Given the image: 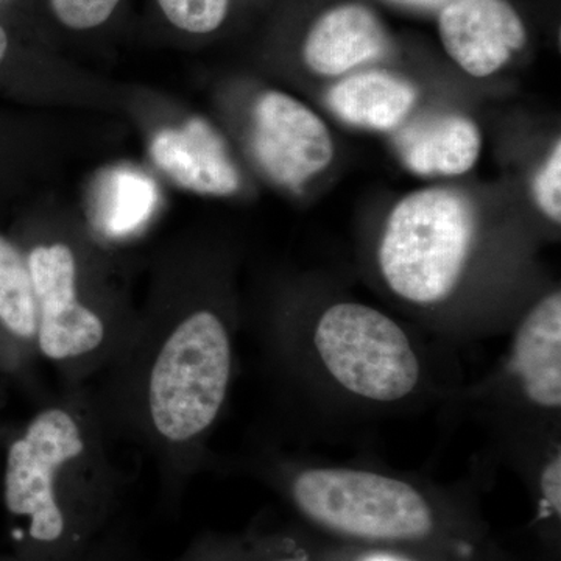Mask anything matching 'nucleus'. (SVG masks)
<instances>
[{
    "instance_id": "nucleus-7",
    "label": "nucleus",
    "mask_w": 561,
    "mask_h": 561,
    "mask_svg": "<svg viewBox=\"0 0 561 561\" xmlns=\"http://www.w3.org/2000/svg\"><path fill=\"white\" fill-rule=\"evenodd\" d=\"M446 54L472 77L504 68L526 46V25L507 0H448L438 11Z\"/></svg>"
},
{
    "instance_id": "nucleus-20",
    "label": "nucleus",
    "mask_w": 561,
    "mask_h": 561,
    "mask_svg": "<svg viewBox=\"0 0 561 561\" xmlns=\"http://www.w3.org/2000/svg\"><path fill=\"white\" fill-rule=\"evenodd\" d=\"M541 507L545 516L559 524L561 518V457L557 453L540 476Z\"/></svg>"
},
{
    "instance_id": "nucleus-12",
    "label": "nucleus",
    "mask_w": 561,
    "mask_h": 561,
    "mask_svg": "<svg viewBox=\"0 0 561 561\" xmlns=\"http://www.w3.org/2000/svg\"><path fill=\"white\" fill-rule=\"evenodd\" d=\"M397 146L409 171L423 176H457L478 162L482 136L468 117L445 114L404 128Z\"/></svg>"
},
{
    "instance_id": "nucleus-11",
    "label": "nucleus",
    "mask_w": 561,
    "mask_h": 561,
    "mask_svg": "<svg viewBox=\"0 0 561 561\" xmlns=\"http://www.w3.org/2000/svg\"><path fill=\"white\" fill-rule=\"evenodd\" d=\"M151 157L171 179L202 194L230 195L241 179L224 144L205 122H190L183 130L162 131L153 140Z\"/></svg>"
},
{
    "instance_id": "nucleus-4",
    "label": "nucleus",
    "mask_w": 561,
    "mask_h": 561,
    "mask_svg": "<svg viewBox=\"0 0 561 561\" xmlns=\"http://www.w3.org/2000/svg\"><path fill=\"white\" fill-rule=\"evenodd\" d=\"M474 232V209L460 192L432 187L402 198L379 245L387 286L413 305L446 300L467 267Z\"/></svg>"
},
{
    "instance_id": "nucleus-3",
    "label": "nucleus",
    "mask_w": 561,
    "mask_h": 561,
    "mask_svg": "<svg viewBox=\"0 0 561 561\" xmlns=\"http://www.w3.org/2000/svg\"><path fill=\"white\" fill-rule=\"evenodd\" d=\"M38 306V354L62 386L90 383L130 339L135 324L88 294L81 260L68 242L24 251Z\"/></svg>"
},
{
    "instance_id": "nucleus-1",
    "label": "nucleus",
    "mask_w": 561,
    "mask_h": 561,
    "mask_svg": "<svg viewBox=\"0 0 561 561\" xmlns=\"http://www.w3.org/2000/svg\"><path fill=\"white\" fill-rule=\"evenodd\" d=\"M90 389L62 386L7 446L3 505L21 556L65 559L122 523L125 478Z\"/></svg>"
},
{
    "instance_id": "nucleus-8",
    "label": "nucleus",
    "mask_w": 561,
    "mask_h": 561,
    "mask_svg": "<svg viewBox=\"0 0 561 561\" xmlns=\"http://www.w3.org/2000/svg\"><path fill=\"white\" fill-rule=\"evenodd\" d=\"M389 35L368 7L346 2L313 22L302 43V60L312 72L339 77L382 58Z\"/></svg>"
},
{
    "instance_id": "nucleus-21",
    "label": "nucleus",
    "mask_w": 561,
    "mask_h": 561,
    "mask_svg": "<svg viewBox=\"0 0 561 561\" xmlns=\"http://www.w3.org/2000/svg\"><path fill=\"white\" fill-rule=\"evenodd\" d=\"M376 549L357 553L348 561H424L419 556L404 549L387 548V546H375Z\"/></svg>"
},
{
    "instance_id": "nucleus-9",
    "label": "nucleus",
    "mask_w": 561,
    "mask_h": 561,
    "mask_svg": "<svg viewBox=\"0 0 561 561\" xmlns=\"http://www.w3.org/2000/svg\"><path fill=\"white\" fill-rule=\"evenodd\" d=\"M511 368L527 401L546 411H560V291L542 298L524 317L513 339Z\"/></svg>"
},
{
    "instance_id": "nucleus-18",
    "label": "nucleus",
    "mask_w": 561,
    "mask_h": 561,
    "mask_svg": "<svg viewBox=\"0 0 561 561\" xmlns=\"http://www.w3.org/2000/svg\"><path fill=\"white\" fill-rule=\"evenodd\" d=\"M2 561H144L138 545L124 522L117 524L105 537L88 548L87 551L65 559H41V557L21 556Z\"/></svg>"
},
{
    "instance_id": "nucleus-13",
    "label": "nucleus",
    "mask_w": 561,
    "mask_h": 561,
    "mask_svg": "<svg viewBox=\"0 0 561 561\" xmlns=\"http://www.w3.org/2000/svg\"><path fill=\"white\" fill-rule=\"evenodd\" d=\"M416 91L389 72L354 73L330 92V105L342 121L370 130H391L411 113Z\"/></svg>"
},
{
    "instance_id": "nucleus-22",
    "label": "nucleus",
    "mask_w": 561,
    "mask_h": 561,
    "mask_svg": "<svg viewBox=\"0 0 561 561\" xmlns=\"http://www.w3.org/2000/svg\"><path fill=\"white\" fill-rule=\"evenodd\" d=\"M10 50V36L2 24H0V62L5 60L7 54Z\"/></svg>"
},
{
    "instance_id": "nucleus-23",
    "label": "nucleus",
    "mask_w": 561,
    "mask_h": 561,
    "mask_svg": "<svg viewBox=\"0 0 561 561\" xmlns=\"http://www.w3.org/2000/svg\"><path fill=\"white\" fill-rule=\"evenodd\" d=\"M401 2L415 7H440L442 9L448 0H401Z\"/></svg>"
},
{
    "instance_id": "nucleus-6",
    "label": "nucleus",
    "mask_w": 561,
    "mask_h": 561,
    "mask_svg": "<svg viewBox=\"0 0 561 561\" xmlns=\"http://www.w3.org/2000/svg\"><path fill=\"white\" fill-rule=\"evenodd\" d=\"M253 149L265 172L283 186L300 187L334 158L327 124L284 92L261 95L254 108Z\"/></svg>"
},
{
    "instance_id": "nucleus-17",
    "label": "nucleus",
    "mask_w": 561,
    "mask_h": 561,
    "mask_svg": "<svg viewBox=\"0 0 561 561\" xmlns=\"http://www.w3.org/2000/svg\"><path fill=\"white\" fill-rule=\"evenodd\" d=\"M51 16L70 32L101 28L119 10L122 0H47Z\"/></svg>"
},
{
    "instance_id": "nucleus-16",
    "label": "nucleus",
    "mask_w": 561,
    "mask_h": 561,
    "mask_svg": "<svg viewBox=\"0 0 561 561\" xmlns=\"http://www.w3.org/2000/svg\"><path fill=\"white\" fill-rule=\"evenodd\" d=\"M232 0H154L171 27L192 36L220 31L230 16Z\"/></svg>"
},
{
    "instance_id": "nucleus-5",
    "label": "nucleus",
    "mask_w": 561,
    "mask_h": 561,
    "mask_svg": "<svg viewBox=\"0 0 561 561\" xmlns=\"http://www.w3.org/2000/svg\"><path fill=\"white\" fill-rule=\"evenodd\" d=\"M313 346L331 378L354 397L394 402L419 386L420 360L408 334L371 306L328 308L313 330Z\"/></svg>"
},
{
    "instance_id": "nucleus-14",
    "label": "nucleus",
    "mask_w": 561,
    "mask_h": 561,
    "mask_svg": "<svg viewBox=\"0 0 561 561\" xmlns=\"http://www.w3.org/2000/svg\"><path fill=\"white\" fill-rule=\"evenodd\" d=\"M172 561H316L300 546L283 535L245 534L198 535Z\"/></svg>"
},
{
    "instance_id": "nucleus-15",
    "label": "nucleus",
    "mask_w": 561,
    "mask_h": 561,
    "mask_svg": "<svg viewBox=\"0 0 561 561\" xmlns=\"http://www.w3.org/2000/svg\"><path fill=\"white\" fill-rule=\"evenodd\" d=\"M108 197V213L103 219L105 230L110 234L124 236L136 230L150 216L154 190L142 176L119 172L114 176Z\"/></svg>"
},
{
    "instance_id": "nucleus-19",
    "label": "nucleus",
    "mask_w": 561,
    "mask_h": 561,
    "mask_svg": "<svg viewBox=\"0 0 561 561\" xmlns=\"http://www.w3.org/2000/svg\"><path fill=\"white\" fill-rule=\"evenodd\" d=\"M561 146L557 140L551 157L535 179L534 194L542 213L553 221L561 219Z\"/></svg>"
},
{
    "instance_id": "nucleus-2",
    "label": "nucleus",
    "mask_w": 561,
    "mask_h": 561,
    "mask_svg": "<svg viewBox=\"0 0 561 561\" xmlns=\"http://www.w3.org/2000/svg\"><path fill=\"white\" fill-rule=\"evenodd\" d=\"M275 483L306 523L345 540L415 548L448 537L435 505L401 479L319 467L286 471Z\"/></svg>"
},
{
    "instance_id": "nucleus-10",
    "label": "nucleus",
    "mask_w": 561,
    "mask_h": 561,
    "mask_svg": "<svg viewBox=\"0 0 561 561\" xmlns=\"http://www.w3.org/2000/svg\"><path fill=\"white\" fill-rule=\"evenodd\" d=\"M39 360L38 306L27 257L0 234V368L31 378Z\"/></svg>"
}]
</instances>
